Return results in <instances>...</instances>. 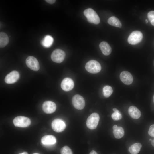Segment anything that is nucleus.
<instances>
[{
	"mask_svg": "<svg viewBox=\"0 0 154 154\" xmlns=\"http://www.w3.org/2000/svg\"><path fill=\"white\" fill-rule=\"evenodd\" d=\"M13 122L16 127H27L30 125L31 121L30 119L27 117L19 116L14 118Z\"/></svg>",
	"mask_w": 154,
	"mask_h": 154,
	"instance_id": "nucleus-4",
	"label": "nucleus"
},
{
	"mask_svg": "<svg viewBox=\"0 0 154 154\" xmlns=\"http://www.w3.org/2000/svg\"><path fill=\"white\" fill-rule=\"evenodd\" d=\"M113 133L114 137L117 139L122 137L124 134L123 129L121 127H118L116 125L113 127Z\"/></svg>",
	"mask_w": 154,
	"mask_h": 154,
	"instance_id": "nucleus-16",
	"label": "nucleus"
},
{
	"mask_svg": "<svg viewBox=\"0 0 154 154\" xmlns=\"http://www.w3.org/2000/svg\"><path fill=\"white\" fill-rule=\"evenodd\" d=\"M99 47L102 53L105 55H108L111 52V47L106 42H101L99 44Z\"/></svg>",
	"mask_w": 154,
	"mask_h": 154,
	"instance_id": "nucleus-17",
	"label": "nucleus"
},
{
	"mask_svg": "<svg viewBox=\"0 0 154 154\" xmlns=\"http://www.w3.org/2000/svg\"><path fill=\"white\" fill-rule=\"evenodd\" d=\"M19 76V73L16 71L14 70L6 75L5 78V81L7 84H13L17 81Z\"/></svg>",
	"mask_w": 154,
	"mask_h": 154,
	"instance_id": "nucleus-11",
	"label": "nucleus"
},
{
	"mask_svg": "<svg viewBox=\"0 0 154 154\" xmlns=\"http://www.w3.org/2000/svg\"><path fill=\"white\" fill-rule=\"evenodd\" d=\"M42 144L47 146H50L56 143V141L55 137L52 135H46L43 137L41 139Z\"/></svg>",
	"mask_w": 154,
	"mask_h": 154,
	"instance_id": "nucleus-14",
	"label": "nucleus"
},
{
	"mask_svg": "<svg viewBox=\"0 0 154 154\" xmlns=\"http://www.w3.org/2000/svg\"><path fill=\"white\" fill-rule=\"evenodd\" d=\"M151 144L152 146L154 147V139L152 140V141H151Z\"/></svg>",
	"mask_w": 154,
	"mask_h": 154,
	"instance_id": "nucleus-29",
	"label": "nucleus"
},
{
	"mask_svg": "<svg viewBox=\"0 0 154 154\" xmlns=\"http://www.w3.org/2000/svg\"><path fill=\"white\" fill-rule=\"evenodd\" d=\"M74 83L73 80L70 78H64L62 81L61 87L64 91H68L72 90L74 87Z\"/></svg>",
	"mask_w": 154,
	"mask_h": 154,
	"instance_id": "nucleus-12",
	"label": "nucleus"
},
{
	"mask_svg": "<svg viewBox=\"0 0 154 154\" xmlns=\"http://www.w3.org/2000/svg\"><path fill=\"white\" fill-rule=\"evenodd\" d=\"M149 141H152V139H149Z\"/></svg>",
	"mask_w": 154,
	"mask_h": 154,
	"instance_id": "nucleus-32",
	"label": "nucleus"
},
{
	"mask_svg": "<svg viewBox=\"0 0 154 154\" xmlns=\"http://www.w3.org/2000/svg\"><path fill=\"white\" fill-rule=\"evenodd\" d=\"M86 70L88 72L96 74L100 72L101 69L100 64L98 61L94 60H90L85 66Z\"/></svg>",
	"mask_w": 154,
	"mask_h": 154,
	"instance_id": "nucleus-2",
	"label": "nucleus"
},
{
	"mask_svg": "<svg viewBox=\"0 0 154 154\" xmlns=\"http://www.w3.org/2000/svg\"><path fill=\"white\" fill-rule=\"evenodd\" d=\"M51 126L54 131L57 132H60L65 129L66 125L65 122L61 119H56L52 121Z\"/></svg>",
	"mask_w": 154,
	"mask_h": 154,
	"instance_id": "nucleus-9",
	"label": "nucleus"
},
{
	"mask_svg": "<svg viewBox=\"0 0 154 154\" xmlns=\"http://www.w3.org/2000/svg\"><path fill=\"white\" fill-rule=\"evenodd\" d=\"M56 108L55 103L50 101H46L44 102L42 105V110L45 113L51 114L54 112Z\"/></svg>",
	"mask_w": 154,
	"mask_h": 154,
	"instance_id": "nucleus-10",
	"label": "nucleus"
},
{
	"mask_svg": "<svg viewBox=\"0 0 154 154\" xmlns=\"http://www.w3.org/2000/svg\"><path fill=\"white\" fill-rule=\"evenodd\" d=\"M65 53L62 50L57 49L54 50L51 54L52 60L54 62L57 63L62 62L65 57Z\"/></svg>",
	"mask_w": 154,
	"mask_h": 154,
	"instance_id": "nucleus-6",
	"label": "nucleus"
},
{
	"mask_svg": "<svg viewBox=\"0 0 154 154\" xmlns=\"http://www.w3.org/2000/svg\"><path fill=\"white\" fill-rule=\"evenodd\" d=\"M9 37L7 35L5 32L0 33V47L3 48L6 46L9 42Z\"/></svg>",
	"mask_w": 154,
	"mask_h": 154,
	"instance_id": "nucleus-19",
	"label": "nucleus"
},
{
	"mask_svg": "<svg viewBox=\"0 0 154 154\" xmlns=\"http://www.w3.org/2000/svg\"><path fill=\"white\" fill-rule=\"evenodd\" d=\"M33 154H39L38 153H33Z\"/></svg>",
	"mask_w": 154,
	"mask_h": 154,
	"instance_id": "nucleus-33",
	"label": "nucleus"
},
{
	"mask_svg": "<svg viewBox=\"0 0 154 154\" xmlns=\"http://www.w3.org/2000/svg\"><path fill=\"white\" fill-rule=\"evenodd\" d=\"M153 101H154V96H153Z\"/></svg>",
	"mask_w": 154,
	"mask_h": 154,
	"instance_id": "nucleus-34",
	"label": "nucleus"
},
{
	"mask_svg": "<svg viewBox=\"0 0 154 154\" xmlns=\"http://www.w3.org/2000/svg\"><path fill=\"white\" fill-rule=\"evenodd\" d=\"M89 154H98L94 150H92L90 153Z\"/></svg>",
	"mask_w": 154,
	"mask_h": 154,
	"instance_id": "nucleus-28",
	"label": "nucleus"
},
{
	"mask_svg": "<svg viewBox=\"0 0 154 154\" xmlns=\"http://www.w3.org/2000/svg\"><path fill=\"white\" fill-rule=\"evenodd\" d=\"M61 154H73V152L71 149L67 146L62 147L60 150Z\"/></svg>",
	"mask_w": 154,
	"mask_h": 154,
	"instance_id": "nucleus-24",
	"label": "nucleus"
},
{
	"mask_svg": "<svg viewBox=\"0 0 154 154\" xmlns=\"http://www.w3.org/2000/svg\"><path fill=\"white\" fill-rule=\"evenodd\" d=\"M72 102L74 107L78 110H82L85 106L84 99L80 95L76 94L72 98Z\"/></svg>",
	"mask_w": 154,
	"mask_h": 154,
	"instance_id": "nucleus-7",
	"label": "nucleus"
},
{
	"mask_svg": "<svg viewBox=\"0 0 154 154\" xmlns=\"http://www.w3.org/2000/svg\"><path fill=\"white\" fill-rule=\"evenodd\" d=\"M143 38L142 33L138 31L132 32L129 35L127 39L128 43L132 45H135L140 42Z\"/></svg>",
	"mask_w": 154,
	"mask_h": 154,
	"instance_id": "nucleus-5",
	"label": "nucleus"
},
{
	"mask_svg": "<svg viewBox=\"0 0 154 154\" xmlns=\"http://www.w3.org/2000/svg\"><path fill=\"white\" fill-rule=\"evenodd\" d=\"M142 147L141 144L139 143L133 144L129 147L128 151L131 154H137Z\"/></svg>",
	"mask_w": 154,
	"mask_h": 154,
	"instance_id": "nucleus-18",
	"label": "nucleus"
},
{
	"mask_svg": "<svg viewBox=\"0 0 154 154\" xmlns=\"http://www.w3.org/2000/svg\"><path fill=\"white\" fill-rule=\"evenodd\" d=\"M145 21L146 23H147L148 22V21L147 19L145 20Z\"/></svg>",
	"mask_w": 154,
	"mask_h": 154,
	"instance_id": "nucleus-31",
	"label": "nucleus"
},
{
	"mask_svg": "<svg viewBox=\"0 0 154 154\" xmlns=\"http://www.w3.org/2000/svg\"><path fill=\"white\" fill-rule=\"evenodd\" d=\"M113 91L112 88L110 86L106 85L103 88V94L105 97H109L112 94Z\"/></svg>",
	"mask_w": 154,
	"mask_h": 154,
	"instance_id": "nucleus-23",
	"label": "nucleus"
},
{
	"mask_svg": "<svg viewBox=\"0 0 154 154\" xmlns=\"http://www.w3.org/2000/svg\"><path fill=\"white\" fill-rule=\"evenodd\" d=\"M108 23L110 25L120 28L122 26L120 20L116 17L112 16L109 18L108 20Z\"/></svg>",
	"mask_w": 154,
	"mask_h": 154,
	"instance_id": "nucleus-21",
	"label": "nucleus"
},
{
	"mask_svg": "<svg viewBox=\"0 0 154 154\" xmlns=\"http://www.w3.org/2000/svg\"><path fill=\"white\" fill-rule=\"evenodd\" d=\"M99 119V116L98 113H92L88 117L86 121V124L87 127L92 130L95 129L98 125Z\"/></svg>",
	"mask_w": 154,
	"mask_h": 154,
	"instance_id": "nucleus-3",
	"label": "nucleus"
},
{
	"mask_svg": "<svg viewBox=\"0 0 154 154\" xmlns=\"http://www.w3.org/2000/svg\"><path fill=\"white\" fill-rule=\"evenodd\" d=\"M120 78L121 81L127 85L131 84L133 80L131 74L129 72L126 71L121 72L120 75Z\"/></svg>",
	"mask_w": 154,
	"mask_h": 154,
	"instance_id": "nucleus-13",
	"label": "nucleus"
},
{
	"mask_svg": "<svg viewBox=\"0 0 154 154\" xmlns=\"http://www.w3.org/2000/svg\"><path fill=\"white\" fill-rule=\"evenodd\" d=\"M84 14L89 22L96 24L100 23L99 17L96 12L92 9L89 8L86 9L84 11Z\"/></svg>",
	"mask_w": 154,
	"mask_h": 154,
	"instance_id": "nucleus-1",
	"label": "nucleus"
},
{
	"mask_svg": "<svg viewBox=\"0 0 154 154\" xmlns=\"http://www.w3.org/2000/svg\"><path fill=\"white\" fill-rule=\"evenodd\" d=\"M19 154H28L26 152H24L23 153H19Z\"/></svg>",
	"mask_w": 154,
	"mask_h": 154,
	"instance_id": "nucleus-30",
	"label": "nucleus"
},
{
	"mask_svg": "<svg viewBox=\"0 0 154 154\" xmlns=\"http://www.w3.org/2000/svg\"><path fill=\"white\" fill-rule=\"evenodd\" d=\"M45 1L49 4H52L55 2L56 0H45Z\"/></svg>",
	"mask_w": 154,
	"mask_h": 154,
	"instance_id": "nucleus-27",
	"label": "nucleus"
},
{
	"mask_svg": "<svg viewBox=\"0 0 154 154\" xmlns=\"http://www.w3.org/2000/svg\"><path fill=\"white\" fill-rule=\"evenodd\" d=\"M128 112L131 117L134 119H139L141 115L140 111L137 108L133 106L129 107Z\"/></svg>",
	"mask_w": 154,
	"mask_h": 154,
	"instance_id": "nucleus-15",
	"label": "nucleus"
},
{
	"mask_svg": "<svg viewBox=\"0 0 154 154\" xmlns=\"http://www.w3.org/2000/svg\"><path fill=\"white\" fill-rule=\"evenodd\" d=\"M147 17L151 24L154 26V11H151L148 12Z\"/></svg>",
	"mask_w": 154,
	"mask_h": 154,
	"instance_id": "nucleus-25",
	"label": "nucleus"
},
{
	"mask_svg": "<svg viewBox=\"0 0 154 154\" xmlns=\"http://www.w3.org/2000/svg\"><path fill=\"white\" fill-rule=\"evenodd\" d=\"M26 63L28 67L33 70L37 71L39 69V62L37 59L33 56H28L26 59Z\"/></svg>",
	"mask_w": 154,
	"mask_h": 154,
	"instance_id": "nucleus-8",
	"label": "nucleus"
},
{
	"mask_svg": "<svg viewBox=\"0 0 154 154\" xmlns=\"http://www.w3.org/2000/svg\"><path fill=\"white\" fill-rule=\"evenodd\" d=\"M148 133L149 135L154 137V124L150 126Z\"/></svg>",
	"mask_w": 154,
	"mask_h": 154,
	"instance_id": "nucleus-26",
	"label": "nucleus"
},
{
	"mask_svg": "<svg viewBox=\"0 0 154 154\" xmlns=\"http://www.w3.org/2000/svg\"><path fill=\"white\" fill-rule=\"evenodd\" d=\"M113 110L114 112L111 115L112 119L115 121L121 119L122 118V115L119 111L116 108H113Z\"/></svg>",
	"mask_w": 154,
	"mask_h": 154,
	"instance_id": "nucleus-22",
	"label": "nucleus"
},
{
	"mask_svg": "<svg viewBox=\"0 0 154 154\" xmlns=\"http://www.w3.org/2000/svg\"><path fill=\"white\" fill-rule=\"evenodd\" d=\"M53 41L54 39L52 36L50 35H47L42 41V44L45 47H49L52 45Z\"/></svg>",
	"mask_w": 154,
	"mask_h": 154,
	"instance_id": "nucleus-20",
	"label": "nucleus"
}]
</instances>
